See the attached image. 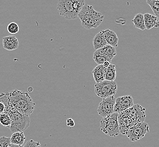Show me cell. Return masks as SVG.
I'll list each match as a JSON object with an SVG mask.
<instances>
[{"label":"cell","instance_id":"cell-19","mask_svg":"<svg viewBox=\"0 0 159 147\" xmlns=\"http://www.w3.org/2000/svg\"><path fill=\"white\" fill-rule=\"evenodd\" d=\"M132 22L134 24V27L138 29H139L142 31L146 29V26L144 23V16L143 14L138 13L135 16H134V19H133Z\"/></svg>","mask_w":159,"mask_h":147},{"label":"cell","instance_id":"cell-23","mask_svg":"<svg viewBox=\"0 0 159 147\" xmlns=\"http://www.w3.org/2000/svg\"><path fill=\"white\" fill-rule=\"evenodd\" d=\"M146 2L151 7L155 16L159 19V0H147Z\"/></svg>","mask_w":159,"mask_h":147},{"label":"cell","instance_id":"cell-24","mask_svg":"<svg viewBox=\"0 0 159 147\" xmlns=\"http://www.w3.org/2000/svg\"><path fill=\"white\" fill-rule=\"evenodd\" d=\"M0 123L7 128H10L11 125V119L9 115L6 113L0 114Z\"/></svg>","mask_w":159,"mask_h":147},{"label":"cell","instance_id":"cell-17","mask_svg":"<svg viewBox=\"0 0 159 147\" xmlns=\"http://www.w3.org/2000/svg\"><path fill=\"white\" fill-rule=\"evenodd\" d=\"M99 49L105 56V57L107 58L108 61L110 63H111L112 59H113V58L117 55L116 49L111 45H106L104 47Z\"/></svg>","mask_w":159,"mask_h":147},{"label":"cell","instance_id":"cell-25","mask_svg":"<svg viewBox=\"0 0 159 147\" xmlns=\"http://www.w3.org/2000/svg\"><path fill=\"white\" fill-rule=\"evenodd\" d=\"M19 27L16 22L10 23L7 26V31L11 34H16L19 32Z\"/></svg>","mask_w":159,"mask_h":147},{"label":"cell","instance_id":"cell-1","mask_svg":"<svg viewBox=\"0 0 159 147\" xmlns=\"http://www.w3.org/2000/svg\"><path fill=\"white\" fill-rule=\"evenodd\" d=\"M9 104L14 112L25 115H31L35 109V103L27 92L14 90L9 92Z\"/></svg>","mask_w":159,"mask_h":147},{"label":"cell","instance_id":"cell-18","mask_svg":"<svg viewBox=\"0 0 159 147\" xmlns=\"http://www.w3.org/2000/svg\"><path fill=\"white\" fill-rule=\"evenodd\" d=\"M10 138V143L22 146L25 143L26 137L23 132H16L13 133Z\"/></svg>","mask_w":159,"mask_h":147},{"label":"cell","instance_id":"cell-10","mask_svg":"<svg viewBox=\"0 0 159 147\" xmlns=\"http://www.w3.org/2000/svg\"><path fill=\"white\" fill-rule=\"evenodd\" d=\"M134 105L133 97L130 95L119 97L116 99L114 113L120 114Z\"/></svg>","mask_w":159,"mask_h":147},{"label":"cell","instance_id":"cell-22","mask_svg":"<svg viewBox=\"0 0 159 147\" xmlns=\"http://www.w3.org/2000/svg\"><path fill=\"white\" fill-rule=\"evenodd\" d=\"M93 59L98 65H102L105 61H108L107 58L105 57V56L103 55L102 51L98 49L95 51L93 55Z\"/></svg>","mask_w":159,"mask_h":147},{"label":"cell","instance_id":"cell-26","mask_svg":"<svg viewBox=\"0 0 159 147\" xmlns=\"http://www.w3.org/2000/svg\"><path fill=\"white\" fill-rule=\"evenodd\" d=\"M10 144V138L2 136L0 137V147H7Z\"/></svg>","mask_w":159,"mask_h":147},{"label":"cell","instance_id":"cell-4","mask_svg":"<svg viewBox=\"0 0 159 147\" xmlns=\"http://www.w3.org/2000/svg\"><path fill=\"white\" fill-rule=\"evenodd\" d=\"M118 114L113 113L102 119L100 122V129L103 133L111 137H116L120 134L118 122Z\"/></svg>","mask_w":159,"mask_h":147},{"label":"cell","instance_id":"cell-15","mask_svg":"<svg viewBox=\"0 0 159 147\" xmlns=\"http://www.w3.org/2000/svg\"><path fill=\"white\" fill-rule=\"evenodd\" d=\"M105 69L102 65H98L92 71V75L96 83H100L105 80Z\"/></svg>","mask_w":159,"mask_h":147},{"label":"cell","instance_id":"cell-13","mask_svg":"<svg viewBox=\"0 0 159 147\" xmlns=\"http://www.w3.org/2000/svg\"><path fill=\"white\" fill-rule=\"evenodd\" d=\"M102 31L104 36L106 42H107V44L115 48L117 47L118 46V38L115 32L111 29L102 30Z\"/></svg>","mask_w":159,"mask_h":147},{"label":"cell","instance_id":"cell-31","mask_svg":"<svg viewBox=\"0 0 159 147\" xmlns=\"http://www.w3.org/2000/svg\"><path fill=\"white\" fill-rule=\"evenodd\" d=\"M22 146H20L18 145H16V144H9V145L7 147H22Z\"/></svg>","mask_w":159,"mask_h":147},{"label":"cell","instance_id":"cell-12","mask_svg":"<svg viewBox=\"0 0 159 147\" xmlns=\"http://www.w3.org/2000/svg\"><path fill=\"white\" fill-rule=\"evenodd\" d=\"M3 48L8 51L16 50L19 47V41L16 36H7L2 38Z\"/></svg>","mask_w":159,"mask_h":147},{"label":"cell","instance_id":"cell-2","mask_svg":"<svg viewBox=\"0 0 159 147\" xmlns=\"http://www.w3.org/2000/svg\"><path fill=\"white\" fill-rule=\"evenodd\" d=\"M78 18L84 29H96L101 25L104 16L102 13L94 9L92 6L85 3L78 14Z\"/></svg>","mask_w":159,"mask_h":147},{"label":"cell","instance_id":"cell-14","mask_svg":"<svg viewBox=\"0 0 159 147\" xmlns=\"http://www.w3.org/2000/svg\"><path fill=\"white\" fill-rule=\"evenodd\" d=\"M146 29L150 30L152 28L159 27V20L156 16L149 13L143 14Z\"/></svg>","mask_w":159,"mask_h":147},{"label":"cell","instance_id":"cell-8","mask_svg":"<svg viewBox=\"0 0 159 147\" xmlns=\"http://www.w3.org/2000/svg\"><path fill=\"white\" fill-rule=\"evenodd\" d=\"M145 111V108L139 104H136L124 112V113L132 121L133 125H135L144 122L146 117Z\"/></svg>","mask_w":159,"mask_h":147},{"label":"cell","instance_id":"cell-11","mask_svg":"<svg viewBox=\"0 0 159 147\" xmlns=\"http://www.w3.org/2000/svg\"><path fill=\"white\" fill-rule=\"evenodd\" d=\"M118 122L119 126L120 132L122 135H125L129 129L133 126L134 125L127 115L124 113H121L118 115Z\"/></svg>","mask_w":159,"mask_h":147},{"label":"cell","instance_id":"cell-29","mask_svg":"<svg viewBox=\"0 0 159 147\" xmlns=\"http://www.w3.org/2000/svg\"><path fill=\"white\" fill-rule=\"evenodd\" d=\"M5 109V105H3V103L0 102V114L4 113Z\"/></svg>","mask_w":159,"mask_h":147},{"label":"cell","instance_id":"cell-28","mask_svg":"<svg viewBox=\"0 0 159 147\" xmlns=\"http://www.w3.org/2000/svg\"><path fill=\"white\" fill-rule=\"evenodd\" d=\"M66 125L68 127H73L75 126V122L74 121L73 119L72 118H68L66 119Z\"/></svg>","mask_w":159,"mask_h":147},{"label":"cell","instance_id":"cell-16","mask_svg":"<svg viewBox=\"0 0 159 147\" xmlns=\"http://www.w3.org/2000/svg\"><path fill=\"white\" fill-rule=\"evenodd\" d=\"M92 44L95 51H97L99 49H101L108 45L102 31H100L94 36L92 40Z\"/></svg>","mask_w":159,"mask_h":147},{"label":"cell","instance_id":"cell-3","mask_svg":"<svg viewBox=\"0 0 159 147\" xmlns=\"http://www.w3.org/2000/svg\"><path fill=\"white\" fill-rule=\"evenodd\" d=\"M85 5L84 0H60L57 9L61 16L68 20H74Z\"/></svg>","mask_w":159,"mask_h":147},{"label":"cell","instance_id":"cell-6","mask_svg":"<svg viewBox=\"0 0 159 147\" xmlns=\"http://www.w3.org/2000/svg\"><path fill=\"white\" fill-rule=\"evenodd\" d=\"M117 90V84L115 81L104 80L95 84V92L97 96L105 99L111 96H115Z\"/></svg>","mask_w":159,"mask_h":147},{"label":"cell","instance_id":"cell-32","mask_svg":"<svg viewBox=\"0 0 159 147\" xmlns=\"http://www.w3.org/2000/svg\"></svg>","mask_w":159,"mask_h":147},{"label":"cell","instance_id":"cell-9","mask_svg":"<svg viewBox=\"0 0 159 147\" xmlns=\"http://www.w3.org/2000/svg\"><path fill=\"white\" fill-rule=\"evenodd\" d=\"M116 98L115 96H111L103 99L102 102L99 104L98 113L99 115L103 118L111 115L114 113Z\"/></svg>","mask_w":159,"mask_h":147},{"label":"cell","instance_id":"cell-7","mask_svg":"<svg viewBox=\"0 0 159 147\" xmlns=\"http://www.w3.org/2000/svg\"><path fill=\"white\" fill-rule=\"evenodd\" d=\"M149 131V126L145 122L137 123L129 129L126 135L131 141H137L142 139Z\"/></svg>","mask_w":159,"mask_h":147},{"label":"cell","instance_id":"cell-5","mask_svg":"<svg viewBox=\"0 0 159 147\" xmlns=\"http://www.w3.org/2000/svg\"><path fill=\"white\" fill-rule=\"evenodd\" d=\"M11 125L9 129L13 133L16 132H24L30 125V117L18 112H13L9 114Z\"/></svg>","mask_w":159,"mask_h":147},{"label":"cell","instance_id":"cell-20","mask_svg":"<svg viewBox=\"0 0 159 147\" xmlns=\"http://www.w3.org/2000/svg\"><path fill=\"white\" fill-rule=\"evenodd\" d=\"M9 92L2 93L0 94V102L3 103L5 105V109L4 113H6L7 114H9L14 112L13 109L10 107L9 104Z\"/></svg>","mask_w":159,"mask_h":147},{"label":"cell","instance_id":"cell-21","mask_svg":"<svg viewBox=\"0 0 159 147\" xmlns=\"http://www.w3.org/2000/svg\"><path fill=\"white\" fill-rule=\"evenodd\" d=\"M116 78V69L115 65L111 64L105 69V80L113 82Z\"/></svg>","mask_w":159,"mask_h":147},{"label":"cell","instance_id":"cell-30","mask_svg":"<svg viewBox=\"0 0 159 147\" xmlns=\"http://www.w3.org/2000/svg\"><path fill=\"white\" fill-rule=\"evenodd\" d=\"M110 65H111V63L109 62H108V61H105V62H104V63L102 64V65H103L104 67L107 68V67H108Z\"/></svg>","mask_w":159,"mask_h":147},{"label":"cell","instance_id":"cell-27","mask_svg":"<svg viewBox=\"0 0 159 147\" xmlns=\"http://www.w3.org/2000/svg\"><path fill=\"white\" fill-rule=\"evenodd\" d=\"M42 147L39 141L34 140H30L27 141L25 144L24 147Z\"/></svg>","mask_w":159,"mask_h":147}]
</instances>
